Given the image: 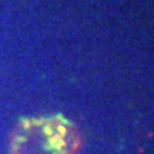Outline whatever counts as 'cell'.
Instances as JSON below:
<instances>
[{"mask_svg": "<svg viewBox=\"0 0 154 154\" xmlns=\"http://www.w3.org/2000/svg\"><path fill=\"white\" fill-rule=\"evenodd\" d=\"M80 137L72 121L42 117L23 121L11 138L10 154H73Z\"/></svg>", "mask_w": 154, "mask_h": 154, "instance_id": "obj_1", "label": "cell"}]
</instances>
